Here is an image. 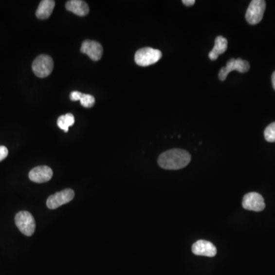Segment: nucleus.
Listing matches in <instances>:
<instances>
[{
  "instance_id": "f257e3e1",
  "label": "nucleus",
  "mask_w": 275,
  "mask_h": 275,
  "mask_svg": "<svg viewBox=\"0 0 275 275\" xmlns=\"http://www.w3.org/2000/svg\"><path fill=\"white\" fill-rule=\"evenodd\" d=\"M191 156L187 151L179 148L168 150L162 153L158 163L165 170H180L189 165Z\"/></svg>"
},
{
  "instance_id": "f03ea898",
  "label": "nucleus",
  "mask_w": 275,
  "mask_h": 275,
  "mask_svg": "<svg viewBox=\"0 0 275 275\" xmlns=\"http://www.w3.org/2000/svg\"><path fill=\"white\" fill-rule=\"evenodd\" d=\"M162 57V53L161 51L146 47L137 51L135 55V61L141 67H147L158 62Z\"/></svg>"
},
{
  "instance_id": "7ed1b4c3",
  "label": "nucleus",
  "mask_w": 275,
  "mask_h": 275,
  "mask_svg": "<svg viewBox=\"0 0 275 275\" xmlns=\"http://www.w3.org/2000/svg\"><path fill=\"white\" fill-rule=\"evenodd\" d=\"M15 222L22 234L32 236L36 230V221L34 217L28 211H21L15 217Z\"/></svg>"
},
{
  "instance_id": "20e7f679",
  "label": "nucleus",
  "mask_w": 275,
  "mask_h": 275,
  "mask_svg": "<svg viewBox=\"0 0 275 275\" xmlns=\"http://www.w3.org/2000/svg\"><path fill=\"white\" fill-rule=\"evenodd\" d=\"M53 68V59L47 55H39L32 63L33 72L40 78L49 76L52 73Z\"/></svg>"
},
{
  "instance_id": "39448f33",
  "label": "nucleus",
  "mask_w": 275,
  "mask_h": 275,
  "mask_svg": "<svg viewBox=\"0 0 275 275\" xmlns=\"http://www.w3.org/2000/svg\"><path fill=\"white\" fill-rule=\"evenodd\" d=\"M266 8L264 0H253L247 9L245 18L250 25H257L262 20Z\"/></svg>"
},
{
  "instance_id": "423d86ee",
  "label": "nucleus",
  "mask_w": 275,
  "mask_h": 275,
  "mask_svg": "<svg viewBox=\"0 0 275 275\" xmlns=\"http://www.w3.org/2000/svg\"><path fill=\"white\" fill-rule=\"evenodd\" d=\"M250 69L249 61L241 58H231L228 61L226 66L220 70L219 73V79L223 81L227 78L228 74L233 71H238L239 73H246Z\"/></svg>"
},
{
  "instance_id": "0eeeda50",
  "label": "nucleus",
  "mask_w": 275,
  "mask_h": 275,
  "mask_svg": "<svg viewBox=\"0 0 275 275\" xmlns=\"http://www.w3.org/2000/svg\"><path fill=\"white\" fill-rule=\"evenodd\" d=\"M74 197V191L72 189H65L50 196L47 200V206L51 210H55L68 202Z\"/></svg>"
},
{
  "instance_id": "6e6552de",
  "label": "nucleus",
  "mask_w": 275,
  "mask_h": 275,
  "mask_svg": "<svg viewBox=\"0 0 275 275\" xmlns=\"http://www.w3.org/2000/svg\"><path fill=\"white\" fill-rule=\"evenodd\" d=\"M242 206L247 210L261 212L265 210V201L261 194H257L256 192H251L244 196Z\"/></svg>"
},
{
  "instance_id": "1a4fd4ad",
  "label": "nucleus",
  "mask_w": 275,
  "mask_h": 275,
  "mask_svg": "<svg viewBox=\"0 0 275 275\" xmlns=\"http://www.w3.org/2000/svg\"><path fill=\"white\" fill-rule=\"evenodd\" d=\"M80 52L88 55L91 60L97 61L100 60L103 56V49L100 43L91 40H86L82 44Z\"/></svg>"
},
{
  "instance_id": "9d476101",
  "label": "nucleus",
  "mask_w": 275,
  "mask_h": 275,
  "mask_svg": "<svg viewBox=\"0 0 275 275\" xmlns=\"http://www.w3.org/2000/svg\"><path fill=\"white\" fill-rule=\"evenodd\" d=\"M192 252L196 256L214 257L217 255V250L215 245L210 241L199 240L192 246Z\"/></svg>"
},
{
  "instance_id": "9b49d317",
  "label": "nucleus",
  "mask_w": 275,
  "mask_h": 275,
  "mask_svg": "<svg viewBox=\"0 0 275 275\" xmlns=\"http://www.w3.org/2000/svg\"><path fill=\"white\" fill-rule=\"evenodd\" d=\"M53 176V171L48 166H38L32 169L29 172V177L31 181L35 183H45L50 181Z\"/></svg>"
},
{
  "instance_id": "f8f14e48",
  "label": "nucleus",
  "mask_w": 275,
  "mask_h": 275,
  "mask_svg": "<svg viewBox=\"0 0 275 275\" xmlns=\"http://www.w3.org/2000/svg\"><path fill=\"white\" fill-rule=\"evenodd\" d=\"M66 9L76 16H85L90 12V8L87 2L81 0H71L66 3Z\"/></svg>"
},
{
  "instance_id": "ddd939ff",
  "label": "nucleus",
  "mask_w": 275,
  "mask_h": 275,
  "mask_svg": "<svg viewBox=\"0 0 275 275\" xmlns=\"http://www.w3.org/2000/svg\"><path fill=\"white\" fill-rule=\"evenodd\" d=\"M228 41L222 36H217L215 39V45L213 50L209 53V58L211 60H216L220 55L225 53L227 50Z\"/></svg>"
},
{
  "instance_id": "4468645a",
  "label": "nucleus",
  "mask_w": 275,
  "mask_h": 275,
  "mask_svg": "<svg viewBox=\"0 0 275 275\" xmlns=\"http://www.w3.org/2000/svg\"><path fill=\"white\" fill-rule=\"evenodd\" d=\"M55 2L53 0H44L40 2L37 11L36 16L40 19H46L49 18L54 9H55Z\"/></svg>"
},
{
  "instance_id": "2eb2a0df",
  "label": "nucleus",
  "mask_w": 275,
  "mask_h": 275,
  "mask_svg": "<svg viewBox=\"0 0 275 275\" xmlns=\"http://www.w3.org/2000/svg\"><path fill=\"white\" fill-rule=\"evenodd\" d=\"M75 119L73 114L67 113L66 115H60L57 119V126L60 129L68 132L70 126L74 124Z\"/></svg>"
},
{
  "instance_id": "dca6fc26",
  "label": "nucleus",
  "mask_w": 275,
  "mask_h": 275,
  "mask_svg": "<svg viewBox=\"0 0 275 275\" xmlns=\"http://www.w3.org/2000/svg\"><path fill=\"white\" fill-rule=\"evenodd\" d=\"M265 139L268 142H275V122L267 126L264 131Z\"/></svg>"
},
{
  "instance_id": "f3484780",
  "label": "nucleus",
  "mask_w": 275,
  "mask_h": 275,
  "mask_svg": "<svg viewBox=\"0 0 275 275\" xmlns=\"http://www.w3.org/2000/svg\"><path fill=\"white\" fill-rule=\"evenodd\" d=\"M80 103L83 107L86 108H90L94 105L95 98L90 94L82 95L81 99H80Z\"/></svg>"
},
{
  "instance_id": "a211bd4d",
  "label": "nucleus",
  "mask_w": 275,
  "mask_h": 275,
  "mask_svg": "<svg viewBox=\"0 0 275 275\" xmlns=\"http://www.w3.org/2000/svg\"><path fill=\"white\" fill-rule=\"evenodd\" d=\"M82 95H83V93L79 92V91H73L70 95V99L72 101H78V100H80V99H81Z\"/></svg>"
},
{
  "instance_id": "6ab92c4d",
  "label": "nucleus",
  "mask_w": 275,
  "mask_h": 275,
  "mask_svg": "<svg viewBox=\"0 0 275 275\" xmlns=\"http://www.w3.org/2000/svg\"><path fill=\"white\" fill-rule=\"evenodd\" d=\"M9 151L5 146H0V162H2L8 156Z\"/></svg>"
},
{
  "instance_id": "aec40b11",
  "label": "nucleus",
  "mask_w": 275,
  "mask_h": 275,
  "mask_svg": "<svg viewBox=\"0 0 275 275\" xmlns=\"http://www.w3.org/2000/svg\"><path fill=\"white\" fill-rule=\"evenodd\" d=\"M183 5H186V6H192L194 5L195 3V0H183Z\"/></svg>"
},
{
  "instance_id": "412c9836",
  "label": "nucleus",
  "mask_w": 275,
  "mask_h": 275,
  "mask_svg": "<svg viewBox=\"0 0 275 275\" xmlns=\"http://www.w3.org/2000/svg\"><path fill=\"white\" fill-rule=\"evenodd\" d=\"M272 85H273L274 90L275 91V71L274 72L272 76Z\"/></svg>"
}]
</instances>
